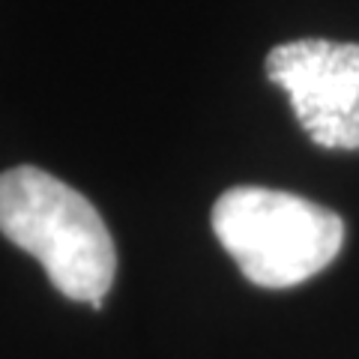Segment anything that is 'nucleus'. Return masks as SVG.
Segmentation results:
<instances>
[{
	"mask_svg": "<svg viewBox=\"0 0 359 359\" xmlns=\"http://www.w3.org/2000/svg\"><path fill=\"white\" fill-rule=\"evenodd\" d=\"M266 78L282 87L318 147L359 150V45L297 39L266 54Z\"/></svg>",
	"mask_w": 359,
	"mask_h": 359,
	"instance_id": "nucleus-3",
	"label": "nucleus"
},
{
	"mask_svg": "<svg viewBox=\"0 0 359 359\" xmlns=\"http://www.w3.org/2000/svg\"><path fill=\"white\" fill-rule=\"evenodd\" d=\"M0 233L36 257L63 297L102 309L117 249L105 219L81 192L33 165L4 171Z\"/></svg>",
	"mask_w": 359,
	"mask_h": 359,
	"instance_id": "nucleus-1",
	"label": "nucleus"
},
{
	"mask_svg": "<svg viewBox=\"0 0 359 359\" xmlns=\"http://www.w3.org/2000/svg\"><path fill=\"white\" fill-rule=\"evenodd\" d=\"M212 233L252 285L294 287L335 261L344 222L299 195L237 186L212 207Z\"/></svg>",
	"mask_w": 359,
	"mask_h": 359,
	"instance_id": "nucleus-2",
	"label": "nucleus"
}]
</instances>
